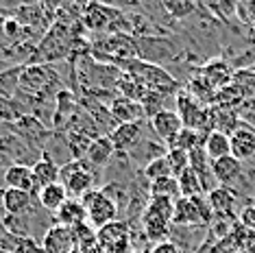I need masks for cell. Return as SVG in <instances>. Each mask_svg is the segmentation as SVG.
I'll use <instances>...</instances> for the list:
<instances>
[{"mask_svg": "<svg viewBox=\"0 0 255 253\" xmlns=\"http://www.w3.org/2000/svg\"><path fill=\"white\" fill-rule=\"evenodd\" d=\"M123 72H127L129 77H133L144 90L155 92L159 96H177L181 90V83L166 70L164 66H155V63H146L142 59H131L127 61L123 68Z\"/></svg>", "mask_w": 255, "mask_h": 253, "instance_id": "cell-1", "label": "cell"}, {"mask_svg": "<svg viewBox=\"0 0 255 253\" xmlns=\"http://www.w3.org/2000/svg\"><path fill=\"white\" fill-rule=\"evenodd\" d=\"M55 85H59V77L50 66L42 63H28L22 70L20 83H18V94L15 96H28L31 101H46L53 96Z\"/></svg>", "mask_w": 255, "mask_h": 253, "instance_id": "cell-2", "label": "cell"}, {"mask_svg": "<svg viewBox=\"0 0 255 253\" xmlns=\"http://www.w3.org/2000/svg\"><path fill=\"white\" fill-rule=\"evenodd\" d=\"M98 170L85 162V159H68L59 166V183L68 190L72 199L83 197L88 190L96 188Z\"/></svg>", "mask_w": 255, "mask_h": 253, "instance_id": "cell-3", "label": "cell"}, {"mask_svg": "<svg viewBox=\"0 0 255 253\" xmlns=\"http://www.w3.org/2000/svg\"><path fill=\"white\" fill-rule=\"evenodd\" d=\"M214 221V212L207 203V197L185 199L179 197L175 201L172 227H210Z\"/></svg>", "mask_w": 255, "mask_h": 253, "instance_id": "cell-4", "label": "cell"}, {"mask_svg": "<svg viewBox=\"0 0 255 253\" xmlns=\"http://www.w3.org/2000/svg\"><path fill=\"white\" fill-rule=\"evenodd\" d=\"M137 59L155 63V66H166V63L179 59V46L168 35H150V37H135Z\"/></svg>", "mask_w": 255, "mask_h": 253, "instance_id": "cell-5", "label": "cell"}, {"mask_svg": "<svg viewBox=\"0 0 255 253\" xmlns=\"http://www.w3.org/2000/svg\"><path fill=\"white\" fill-rule=\"evenodd\" d=\"M79 201L83 203V208L88 210V223L94 229H103L109 223L118 221V212L120 208L114 203L112 199H107L101 192V188H92L83 197H79Z\"/></svg>", "mask_w": 255, "mask_h": 253, "instance_id": "cell-6", "label": "cell"}, {"mask_svg": "<svg viewBox=\"0 0 255 253\" xmlns=\"http://www.w3.org/2000/svg\"><path fill=\"white\" fill-rule=\"evenodd\" d=\"M175 103H177L175 112L179 114V118H181L185 129H194L203 135L210 133V107H205V105H201L199 101H194L183 88L179 90V94L175 96Z\"/></svg>", "mask_w": 255, "mask_h": 253, "instance_id": "cell-7", "label": "cell"}, {"mask_svg": "<svg viewBox=\"0 0 255 253\" xmlns=\"http://www.w3.org/2000/svg\"><path fill=\"white\" fill-rule=\"evenodd\" d=\"M120 15H123V11L116 9L114 4L90 2L81 7V24L90 28L92 33H112Z\"/></svg>", "mask_w": 255, "mask_h": 253, "instance_id": "cell-8", "label": "cell"}, {"mask_svg": "<svg viewBox=\"0 0 255 253\" xmlns=\"http://www.w3.org/2000/svg\"><path fill=\"white\" fill-rule=\"evenodd\" d=\"M96 245L103 253H129V223L114 221L103 229H96Z\"/></svg>", "mask_w": 255, "mask_h": 253, "instance_id": "cell-9", "label": "cell"}, {"mask_svg": "<svg viewBox=\"0 0 255 253\" xmlns=\"http://www.w3.org/2000/svg\"><path fill=\"white\" fill-rule=\"evenodd\" d=\"M74 249H77L74 229L59 225V223H53V225L44 232V238H42L44 253H70Z\"/></svg>", "mask_w": 255, "mask_h": 253, "instance_id": "cell-10", "label": "cell"}, {"mask_svg": "<svg viewBox=\"0 0 255 253\" xmlns=\"http://www.w3.org/2000/svg\"><path fill=\"white\" fill-rule=\"evenodd\" d=\"M199 77L205 81L214 92H218V90H223V88H227V85H231V81H234V72H236V68L231 66L229 61H225V59H210L207 63H203V66L199 68Z\"/></svg>", "mask_w": 255, "mask_h": 253, "instance_id": "cell-11", "label": "cell"}, {"mask_svg": "<svg viewBox=\"0 0 255 253\" xmlns=\"http://www.w3.org/2000/svg\"><path fill=\"white\" fill-rule=\"evenodd\" d=\"M148 129L159 142L168 144V142L183 129V123L175 109H164V112L155 114L153 118H148Z\"/></svg>", "mask_w": 255, "mask_h": 253, "instance_id": "cell-12", "label": "cell"}, {"mask_svg": "<svg viewBox=\"0 0 255 253\" xmlns=\"http://www.w3.org/2000/svg\"><path fill=\"white\" fill-rule=\"evenodd\" d=\"M207 203L214 212L216 218H229V221H238V212H236V205H238V192L236 188H223V186H216L207 194Z\"/></svg>", "mask_w": 255, "mask_h": 253, "instance_id": "cell-13", "label": "cell"}, {"mask_svg": "<svg viewBox=\"0 0 255 253\" xmlns=\"http://www.w3.org/2000/svg\"><path fill=\"white\" fill-rule=\"evenodd\" d=\"M148 129V125H144V120H137V123H127V125H118L116 129L109 133V140L116 151L120 153H129L137 142L142 140L144 131Z\"/></svg>", "mask_w": 255, "mask_h": 253, "instance_id": "cell-14", "label": "cell"}, {"mask_svg": "<svg viewBox=\"0 0 255 253\" xmlns=\"http://www.w3.org/2000/svg\"><path fill=\"white\" fill-rule=\"evenodd\" d=\"M212 175L216 179L218 186L223 188H234L242 181V175H245V164H240L236 157H227L218 159V162H212Z\"/></svg>", "mask_w": 255, "mask_h": 253, "instance_id": "cell-15", "label": "cell"}, {"mask_svg": "<svg viewBox=\"0 0 255 253\" xmlns=\"http://www.w3.org/2000/svg\"><path fill=\"white\" fill-rule=\"evenodd\" d=\"M231 142V157H236L240 164L251 162L255 157V129L249 125H242L229 135Z\"/></svg>", "mask_w": 255, "mask_h": 253, "instance_id": "cell-16", "label": "cell"}, {"mask_svg": "<svg viewBox=\"0 0 255 253\" xmlns=\"http://www.w3.org/2000/svg\"><path fill=\"white\" fill-rule=\"evenodd\" d=\"M31 175H33V188H35V194H37L46 186H53V183L59 181V164L42 153L31 164Z\"/></svg>", "mask_w": 255, "mask_h": 253, "instance_id": "cell-17", "label": "cell"}, {"mask_svg": "<svg viewBox=\"0 0 255 253\" xmlns=\"http://www.w3.org/2000/svg\"><path fill=\"white\" fill-rule=\"evenodd\" d=\"M140 221H142V232H144V236H146V238L153 245L164 243V240L170 238L172 223L166 221V218H161L157 212H153L150 208H144Z\"/></svg>", "mask_w": 255, "mask_h": 253, "instance_id": "cell-18", "label": "cell"}, {"mask_svg": "<svg viewBox=\"0 0 255 253\" xmlns=\"http://www.w3.org/2000/svg\"><path fill=\"white\" fill-rule=\"evenodd\" d=\"M33 197L31 192H22V190H11L4 188L2 194H0V205H2V212L7 216H24L31 212L33 208Z\"/></svg>", "mask_w": 255, "mask_h": 253, "instance_id": "cell-19", "label": "cell"}, {"mask_svg": "<svg viewBox=\"0 0 255 253\" xmlns=\"http://www.w3.org/2000/svg\"><path fill=\"white\" fill-rule=\"evenodd\" d=\"M240 126H242V118L236 109L210 105V131H220L225 135H231Z\"/></svg>", "mask_w": 255, "mask_h": 253, "instance_id": "cell-20", "label": "cell"}, {"mask_svg": "<svg viewBox=\"0 0 255 253\" xmlns=\"http://www.w3.org/2000/svg\"><path fill=\"white\" fill-rule=\"evenodd\" d=\"M112 118L116 120L118 125H127V123H137V120H144V112H142V105L140 103H133L125 96H114V101L107 105Z\"/></svg>", "mask_w": 255, "mask_h": 253, "instance_id": "cell-21", "label": "cell"}, {"mask_svg": "<svg viewBox=\"0 0 255 253\" xmlns=\"http://www.w3.org/2000/svg\"><path fill=\"white\" fill-rule=\"evenodd\" d=\"M116 148L112 144V140H109V135H98L94 137V140L90 142L88 151H85V162H88L92 168H105V166L112 162Z\"/></svg>", "mask_w": 255, "mask_h": 253, "instance_id": "cell-22", "label": "cell"}, {"mask_svg": "<svg viewBox=\"0 0 255 253\" xmlns=\"http://www.w3.org/2000/svg\"><path fill=\"white\" fill-rule=\"evenodd\" d=\"M166 151H168V148H166L164 142L142 135V140L137 142V144L133 146L127 155H129L131 162L142 164V168H144V166H146L148 162H153V159H157V157H161V155H166Z\"/></svg>", "mask_w": 255, "mask_h": 253, "instance_id": "cell-23", "label": "cell"}, {"mask_svg": "<svg viewBox=\"0 0 255 253\" xmlns=\"http://www.w3.org/2000/svg\"><path fill=\"white\" fill-rule=\"evenodd\" d=\"M2 181L4 186L11 188V190H22V192H31L35 194V188H33V175H31V166L26 164H11L7 166L2 175Z\"/></svg>", "mask_w": 255, "mask_h": 253, "instance_id": "cell-24", "label": "cell"}, {"mask_svg": "<svg viewBox=\"0 0 255 253\" xmlns=\"http://www.w3.org/2000/svg\"><path fill=\"white\" fill-rule=\"evenodd\" d=\"M55 223H59V225H66L70 229H77L81 225H85L88 223V210L83 208V203H81L79 199H68L66 203L61 205V210L55 214Z\"/></svg>", "mask_w": 255, "mask_h": 253, "instance_id": "cell-25", "label": "cell"}, {"mask_svg": "<svg viewBox=\"0 0 255 253\" xmlns=\"http://www.w3.org/2000/svg\"><path fill=\"white\" fill-rule=\"evenodd\" d=\"M68 199H70V194H68V190L63 188L59 181L53 183V186H46L44 190H39L37 192L39 205H42L46 212H50V214H57Z\"/></svg>", "mask_w": 255, "mask_h": 253, "instance_id": "cell-26", "label": "cell"}, {"mask_svg": "<svg viewBox=\"0 0 255 253\" xmlns=\"http://www.w3.org/2000/svg\"><path fill=\"white\" fill-rule=\"evenodd\" d=\"M203 151H205L210 162H218V159L227 157V155H231L229 135L220 133V131H210L205 135V140H203Z\"/></svg>", "mask_w": 255, "mask_h": 253, "instance_id": "cell-27", "label": "cell"}, {"mask_svg": "<svg viewBox=\"0 0 255 253\" xmlns=\"http://www.w3.org/2000/svg\"><path fill=\"white\" fill-rule=\"evenodd\" d=\"M22 70H24L22 63H15V66H9V68H4V70H0V99H4V101L15 99Z\"/></svg>", "mask_w": 255, "mask_h": 253, "instance_id": "cell-28", "label": "cell"}, {"mask_svg": "<svg viewBox=\"0 0 255 253\" xmlns=\"http://www.w3.org/2000/svg\"><path fill=\"white\" fill-rule=\"evenodd\" d=\"M203 140H205V135L203 133H199V131H194V129H185L183 126V129L166 144V148H179V151L192 153L194 148L203 146Z\"/></svg>", "mask_w": 255, "mask_h": 253, "instance_id": "cell-29", "label": "cell"}, {"mask_svg": "<svg viewBox=\"0 0 255 253\" xmlns=\"http://www.w3.org/2000/svg\"><path fill=\"white\" fill-rule=\"evenodd\" d=\"M179 194V183L177 177H164V179H155L148 183V199H172L177 201Z\"/></svg>", "mask_w": 255, "mask_h": 253, "instance_id": "cell-30", "label": "cell"}, {"mask_svg": "<svg viewBox=\"0 0 255 253\" xmlns=\"http://www.w3.org/2000/svg\"><path fill=\"white\" fill-rule=\"evenodd\" d=\"M177 183H179V194L185 199H194V197H205V190H203V183L199 179V175L188 168L183 170L181 175L177 177Z\"/></svg>", "mask_w": 255, "mask_h": 253, "instance_id": "cell-31", "label": "cell"}, {"mask_svg": "<svg viewBox=\"0 0 255 253\" xmlns=\"http://www.w3.org/2000/svg\"><path fill=\"white\" fill-rule=\"evenodd\" d=\"M161 7H164V11L172 22L175 20L181 22L199 11V2H190V0H161Z\"/></svg>", "mask_w": 255, "mask_h": 253, "instance_id": "cell-32", "label": "cell"}, {"mask_svg": "<svg viewBox=\"0 0 255 253\" xmlns=\"http://www.w3.org/2000/svg\"><path fill=\"white\" fill-rule=\"evenodd\" d=\"M142 177L148 183L155 181V179H164V177H172V170H170V164H168L166 155H161V157L153 159V162H148L146 166H144V168H142Z\"/></svg>", "mask_w": 255, "mask_h": 253, "instance_id": "cell-33", "label": "cell"}, {"mask_svg": "<svg viewBox=\"0 0 255 253\" xmlns=\"http://www.w3.org/2000/svg\"><path fill=\"white\" fill-rule=\"evenodd\" d=\"M205 11L214 13V18L223 20V22H229L236 18V2H227V0H220V2H205L201 4Z\"/></svg>", "mask_w": 255, "mask_h": 253, "instance_id": "cell-34", "label": "cell"}, {"mask_svg": "<svg viewBox=\"0 0 255 253\" xmlns=\"http://www.w3.org/2000/svg\"><path fill=\"white\" fill-rule=\"evenodd\" d=\"M166 159H168V164H170L172 177H179L183 170L190 168V155L185 151H179V148H168Z\"/></svg>", "mask_w": 255, "mask_h": 253, "instance_id": "cell-35", "label": "cell"}, {"mask_svg": "<svg viewBox=\"0 0 255 253\" xmlns=\"http://www.w3.org/2000/svg\"><path fill=\"white\" fill-rule=\"evenodd\" d=\"M146 208L157 212L161 218H166V221L172 223V214H175V201L172 199H148Z\"/></svg>", "mask_w": 255, "mask_h": 253, "instance_id": "cell-36", "label": "cell"}, {"mask_svg": "<svg viewBox=\"0 0 255 253\" xmlns=\"http://www.w3.org/2000/svg\"><path fill=\"white\" fill-rule=\"evenodd\" d=\"M20 245H22V238H18L15 234H11L7 229V225L2 223V218H0V249L15 253L20 249Z\"/></svg>", "mask_w": 255, "mask_h": 253, "instance_id": "cell-37", "label": "cell"}, {"mask_svg": "<svg viewBox=\"0 0 255 253\" xmlns=\"http://www.w3.org/2000/svg\"><path fill=\"white\" fill-rule=\"evenodd\" d=\"M236 18L249 24V28L255 26V2H236Z\"/></svg>", "mask_w": 255, "mask_h": 253, "instance_id": "cell-38", "label": "cell"}, {"mask_svg": "<svg viewBox=\"0 0 255 253\" xmlns=\"http://www.w3.org/2000/svg\"><path fill=\"white\" fill-rule=\"evenodd\" d=\"M238 223L249 232H255V203L242 205L240 212H238Z\"/></svg>", "mask_w": 255, "mask_h": 253, "instance_id": "cell-39", "label": "cell"}, {"mask_svg": "<svg viewBox=\"0 0 255 253\" xmlns=\"http://www.w3.org/2000/svg\"><path fill=\"white\" fill-rule=\"evenodd\" d=\"M148 253H181V249H179L172 240H164V243L153 245V249H150Z\"/></svg>", "mask_w": 255, "mask_h": 253, "instance_id": "cell-40", "label": "cell"}, {"mask_svg": "<svg viewBox=\"0 0 255 253\" xmlns=\"http://www.w3.org/2000/svg\"><path fill=\"white\" fill-rule=\"evenodd\" d=\"M70 253H81V251H79V249H74V251H70Z\"/></svg>", "mask_w": 255, "mask_h": 253, "instance_id": "cell-41", "label": "cell"}]
</instances>
